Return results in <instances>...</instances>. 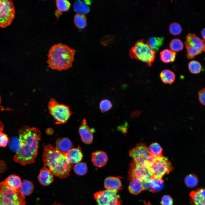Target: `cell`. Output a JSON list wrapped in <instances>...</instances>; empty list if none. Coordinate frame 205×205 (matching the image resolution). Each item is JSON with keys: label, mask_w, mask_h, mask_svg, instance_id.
Returning a JSON list of instances; mask_svg holds the SVG:
<instances>
[{"label": "cell", "mask_w": 205, "mask_h": 205, "mask_svg": "<svg viewBox=\"0 0 205 205\" xmlns=\"http://www.w3.org/2000/svg\"><path fill=\"white\" fill-rule=\"evenodd\" d=\"M79 133L82 141L84 143L89 144L93 141V136L91 130L87 125L85 119L83 120L82 124L80 127Z\"/></svg>", "instance_id": "14"}, {"label": "cell", "mask_w": 205, "mask_h": 205, "mask_svg": "<svg viewBox=\"0 0 205 205\" xmlns=\"http://www.w3.org/2000/svg\"><path fill=\"white\" fill-rule=\"evenodd\" d=\"M6 169V166L4 162L0 160V173L3 172Z\"/></svg>", "instance_id": "40"}, {"label": "cell", "mask_w": 205, "mask_h": 205, "mask_svg": "<svg viewBox=\"0 0 205 205\" xmlns=\"http://www.w3.org/2000/svg\"><path fill=\"white\" fill-rule=\"evenodd\" d=\"M173 169L168 158L163 156L155 157L149 169L152 177L162 179L166 174H169Z\"/></svg>", "instance_id": "8"}, {"label": "cell", "mask_w": 205, "mask_h": 205, "mask_svg": "<svg viewBox=\"0 0 205 205\" xmlns=\"http://www.w3.org/2000/svg\"><path fill=\"white\" fill-rule=\"evenodd\" d=\"M74 22L75 26L78 28H84L87 24L85 15L77 13L74 16Z\"/></svg>", "instance_id": "29"}, {"label": "cell", "mask_w": 205, "mask_h": 205, "mask_svg": "<svg viewBox=\"0 0 205 205\" xmlns=\"http://www.w3.org/2000/svg\"><path fill=\"white\" fill-rule=\"evenodd\" d=\"M4 181L8 186L13 188H20L22 184L20 177L15 175L9 176Z\"/></svg>", "instance_id": "23"}, {"label": "cell", "mask_w": 205, "mask_h": 205, "mask_svg": "<svg viewBox=\"0 0 205 205\" xmlns=\"http://www.w3.org/2000/svg\"><path fill=\"white\" fill-rule=\"evenodd\" d=\"M53 175L52 172L44 166L40 170L38 179L41 184L44 186H47L53 182Z\"/></svg>", "instance_id": "19"}, {"label": "cell", "mask_w": 205, "mask_h": 205, "mask_svg": "<svg viewBox=\"0 0 205 205\" xmlns=\"http://www.w3.org/2000/svg\"><path fill=\"white\" fill-rule=\"evenodd\" d=\"M108 157L106 153L102 151H97L93 152L91 155V161L96 167H101L106 163Z\"/></svg>", "instance_id": "18"}, {"label": "cell", "mask_w": 205, "mask_h": 205, "mask_svg": "<svg viewBox=\"0 0 205 205\" xmlns=\"http://www.w3.org/2000/svg\"><path fill=\"white\" fill-rule=\"evenodd\" d=\"M176 54V52L171 50L165 49L160 53L161 59L165 63L173 62L175 60Z\"/></svg>", "instance_id": "25"}, {"label": "cell", "mask_w": 205, "mask_h": 205, "mask_svg": "<svg viewBox=\"0 0 205 205\" xmlns=\"http://www.w3.org/2000/svg\"><path fill=\"white\" fill-rule=\"evenodd\" d=\"M9 142V138L7 135L3 132H0V147L7 146Z\"/></svg>", "instance_id": "37"}, {"label": "cell", "mask_w": 205, "mask_h": 205, "mask_svg": "<svg viewBox=\"0 0 205 205\" xmlns=\"http://www.w3.org/2000/svg\"><path fill=\"white\" fill-rule=\"evenodd\" d=\"M65 155L68 161L73 164L80 162L83 158V155L79 146L73 148L65 153Z\"/></svg>", "instance_id": "17"}, {"label": "cell", "mask_w": 205, "mask_h": 205, "mask_svg": "<svg viewBox=\"0 0 205 205\" xmlns=\"http://www.w3.org/2000/svg\"><path fill=\"white\" fill-rule=\"evenodd\" d=\"M161 203L162 205H173V199L169 195H165L162 197Z\"/></svg>", "instance_id": "38"}, {"label": "cell", "mask_w": 205, "mask_h": 205, "mask_svg": "<svg viewBox=\"0 0 205 205\" xmlns=\"http://www.w3.org/2000/svg\"><path fill=\"white\" fill-rule=\"evenodd\" d=\"M202 36L205 40V28H204L201 31V32Z\"/></svg>", "instance_id": "42"}, {"label": "cell", "mask_w": 205, "mask_h": 205, "mask_svg": "<svg viewBox=\"0 0 205 205\" xmlns=\"http://www.w3.org/2000/svg\"><path fill=\"white\" fill-rule=\"evenodd\" d=\"M162 81L165 84H171L173 83L175 79L174 73L169 69H165L162 71L160 75Z\"/></svg>", "instance_id": "26"}, {"label": "cell", "mask_w": 205, "mask_h": 205, "mask_svg": "<svg viewBox=\"0 0 205 205\" xmlns=\"http://www.w3.org/2000/svg\"><path fill=\"white\" fill-rule=\"evenodd\" d=\"M94 196L97 205H121V200L117 193L108 190L97 192Z\"/></svg>", "instance_id": "12"}, {"label": "cell", "mask_w": 205, "mask_h": 205, "mask_svg": "<svg viewBox=\"0 0 205 205\" xmlns=\"http://www.w3.org/2000/svg\"><path fill=\"white\" fill-rule=\"evenodd\" d=\"M60 205L57 204V205Z\"/></svg>", "instance_id": "43"}, {"label": "cell", "mask_w": 205, "mask_h": 205, "mask_svg": "<svg viewBox=\"0 0 205 205\" xmlns=\"http://www.w3.org/2000/svg\"><path fill=\"white\" fill-rule=\"evenodd\" d=\"M43 161L46 167L54 175L63 179L68 177L73 164L67 160L65 153L59 150L50 144L43 149Z\"/></svg>", "instance_id": "2"}, {"label": "cell", "mask_w": 205, "mask_h": 205, "mask_svg": "<svg viewBox=\"0 0 205 205\" xmlns=\"http://www.w3.org/2000/svg\"><path fill=\"white\" fill-rule=\"evenodd\" d=\"M48 108L50 113L55 119L57 124L65 123L71 114L68 106L59 103L53 99H51L49 102Z\"/></svg>", "instance_id": "7"}, {"label": "cell", "mask_w": 205, "mask_h": 205, "mask_svg": "<svg viewBox=\"0 0 205 205\" xmlns=\"http://www.w3.org/2000/svg\"><path fill=\"white\" fill-rule=\"evenodd\" d=\"M184 43L187 49V57L189 59L193 58L202 52H205V41L194 34L189 33Z\"/></svg>", "instance_id": "9"}, {"label": "cell", "mask_w": 205, "mask_h": 205, "mask_svg": "<svg viewBox=\"0 0 205 205\" xmlns=\"http://www.w3.org/2000/svg\"><path fill=\"white\" fill-rule=\"evenodd\" d=\"M149 149L152 155L155 157H163L162 148L158 143H154L151 144Z\"/></svg>", "instance_id": "31"}, {"label": "cell", "mask_w": 205, "mask_h": 205, "mask_svg": "<svg viewBox=\"0 0 205 205\" xmlns=\"http://www.w3.org/2000/svg\"><path fill=\"white\" fill-rule=\"evenodd\" d=\"M74 170L76 174L78 175H83L87 173V166L83 162H79L76 163L74 167Z\"/></svg>", "instance_id": "33"}, {"label": "cell", "mask_w": 205, "mask_h": 205, "mask_svg": "<svg viewBox=\"0 0 205 205\" xmlns=\"http://www.w3.org/2000/svg\"><path fill=\"white\" fill-rule=\"evenodd\" d=\"M164 38L161 37H151L147 41L152 50L156 52L158 51L163 43Z\"/></svg>", "instance_id": "27"}, {"label": "cell", "mask_w": 205, "mask_h": 205, "mask_svg": "<svg viewBox=\"0 0 205 205\" xmlns=\"http://www.w3.org/2000/svg\"><path fill=\"white\" fill-rule=\"evenodd\" d=\"M198 98L200 102L205 106V88L200 90L198 93Z\"/></svg>", "instance_id": "39"}, {"label": "cell", "mask_w": 205, "mask_h": 205, "mask_svg": "<svg viewBox=\"0 0 205 205\" xmlns=\"http://www.w3.org/2000/svg\"><path fill=\"white\" fill-rule=\"evenodd\" d=\"M169 47L171 50L177 52L183 49V44L182 41L178 38L173 39L170 42Z\"/></svg>", "instance_id": "32"}, {"label": "cell", "mask_w": 205, "mask_h": 205, "mask_svg": "<svg viewBox=\"0 0 205 205\" xmlns=\"http://www.w3.org/2000/svg\"><path fill=\"white\" fill-rule=\"evenodd\" d=\"M90 1H75L73 5V8L76 12L82 14L88 13L90 9L89 5L90 4Z\"/></svg>", "instance_id": "21"}, {"label": "cell", "mask_w": 205, "mask_h": 205, "mask_svg": "<svg viewBox=\"0 0 205 205\" xmlns=\"http://www.w3.org/2000/svg\"><path fill=\"white\" fill-rule=\"evenodd\" d=\"M34 186L30 181L24 180L22 182L20 189L24 196H28L33 192Z\"/></svg>", "instance_id": "28"}, {"label": "cell", "mask_w": 205, "mask_h": 205, "mask_svg": "<svg viewBox=\"0 0 205 205\" xmlns=\"http://www.w3.org/2000/svg\"><path fill=\"white\" fill-rule=\"evenodd\" d=\"M104 186L107 190L117 193L122 187L121 181L118 177H108L104 181Z\"/></svg>", "instance_id": "16"}, {"label": "cell", "mask_w": 205, "mask_h": 205, "mask_svg": "<svg viewBox=\"0 0 205 205\" xmlns=\"http://www.w3.org/2000/svg\"><path fill=\"white\" fill-rule=\"evenodd\" d=\"M112 104L109 100L105 99L101 101L100 103L99 108L102 112H105L110 110L112 107Z\"/></svg>", "instance_id": "35"}, {"label": "cell", "mask_w": 205, "mask_h": 205, "mask_svg": "<svg viewBox=\"0 0 205 205\" xmlns=\"http://www.w3.org/2000/svg\"><path fill=\"white\" fill-rule=\"evenodd\" d=\"M56 1L57 10L55 12V15L58 18L63 12H66L69 9L71 3L67 0H56Z\"/></svg>", "instance_id": "22"}, {"label": "cell", "mask_w": 205, "mask_h": 205, "mask_svg": "<svg viewBox=\"0 0 205 205\" xmlns=\"http://www.w3.org/2000/svg\"><path fill=\"white\" fill-rule=\"evenodd\" d=\"M156 53L147 42L142 39L136 41L130 50L129 54L131 58L144 62L148 66H151L155 60Z\"/></svg>", "instance_id": "4"}, {"label": "cell", "mask_w": 205, "mask_h": 205, "mask_svg": "<svg viewBox=\"0 0 205 205\" xmlns=\"http://www.w3.org/2000/svg\"><path fill=\"white\" fill-rule=\"evenodd\" d=\"M182 28L180 25L176 22L172 23L170 24L169 27L170 33L173 35L180 34L181 32Z\"/></svg>", "instance_id": "36"}, {"label": "cell", "mask_w": 205, "mask_h": 205, "mask_svg": "<svg viewBox=\"0 0 205 205\" xmlns=\"http://www.w3.org/2000/svg\"><path fill=\"white\" fill-rule=\"evenodd\" d=\"M4 127V125L0 119V132H3Z\"/></svg>", "instance_id": "41"}, {"label": "cell", "mask_w": 205, "mask_h": 205, "mask_svg": "<svg viewBox=\"0 0 205 205\" xmlns=\"http://www.w3.org/2000/svg\"><path fill=\"white\" fill-rule=\"evenodd\" d=\"M56 148L60 151L66 153L72 149L73 144L71 141L67 138L58 139L56 142Z\"/></svg>", "instance_id": "20"}, {"label": "cell", "mask_w": 205, "mask_h": 205, "mask_svg": "<svg viewBox=\"0 0 205 205\" xmlns=\"http://www.w3.org/2000/svg\"><path fill=\"white\" fill-rule=\"evenodd\" d=\"M15 14V7L12 1L0 0V27L5 28L9 25Z\"/></svg>", "instance_id": "10"}, {"label": "cell", "mask_w": 205, "mask_h": 205, "mask_svg": "<svg viewBox=\"0 0 205 205\" xmlns=\"http://www.w3.org/2000/svg\"><path fill=\"white\" fill-rule=\"evenodd\" d=\"M189 195L190 202L192 205H205V188L192 191Z\"/></svg>", "instance_id": "13"}, {"label": "cell", "mask_w": 205, "mask_h": 205, "mask_svg": "<svg viewBox=\"0 0 205 205\" xmlns=\"http://www.w3.org/2000/svg\"><path fill=\"white\" fill-rule=\"evenodd\" d=\"M188 67L190 72L194 74L199 73L202 69L200 63L195 60L192 61L189 63Z\"/></svg>", "instance_id": "34"}, {"label": "cell", "mask_w": 205, "mask_h": 205, "mask_svg": "<svg viewBox=\"0 0 205 205\" xmlns=\"http://www.w3.org/2000/svg\"><path fill=\"white\" fill-rule=\"evenodd\" d=\"M129 180L137 179L142 183L149 182L152 178L148 168L142 165H139L133 161L130 165Z\"/></svg>", "instance_id": "11"}, {"label": "cell", "mask_w": 205, "mask_h": 205, "mask_svg": "<svg viewBox=\"0 0 205 205\" xmlns=\"http://www.w3.org/2000/svg\"><path fill=\"white\" fill-rule=\"evenodd\" d=\"M19 146L14 156V161L25 166L35 161L41 140L40 131L35 127L24 126L19 131Z\"/></svg>", "instance_id": "1"}, {"label": "cell", "mask_w": 205, "mask_h": 205, "mask_svg": "<svg viewBox=\"0 0 205 205\" xmlns=\"http://www.w3.org/2000/svg\"><path fill=\"white\" fill-rule=\"evenodd\" d=\"M0 205H26L24 196L20 188H11L3 181L0 183Z\"/></svg>", "instance_id": "5"}, {"label": "cell", "mask_w": 205, "mask_h": 205, "mask_svg": "<svg viewBox=\"0 0 205 205\" xmlns=\"http://www.w3.org/2000/svg\"><path fill=\"white\" fill-rule=\"evenodd\" d=\"M76 52L75 49L62 43L54 44L48 54V67L60 71L67 69L72 66Z\"/></svg>", "instance_id": "3"}, {"label": "cell", "mask_w": 205, "mask_h": 205, "mask_svg": "<svg viewBox=\"0 0 205 205\" xmlns=\"http://www.w3.org/2000/svg\"><path fill=\"white\" fill-rule=\"evenodd\" d=\"M129 155L133 161L139 165H143L149 167L155 157L150 151L149 147L142 143L130 150Z\"/></svg>", "instance_id": "6"}, {"label": "cell", "mask_w": 205, "mask_h": 205, "mask_svg": "<svg viewBox=\"0 0 205 205\" xmlns=\"http://www.w3.org/2000/svg\"><path fill=\"white\" fill-rule=\"evenodd\" d=\"M164 181L162 179L152 178L149 182L142 183L144 190H147L153 193L161 190L163 187Z\"/></svg>", "instance_id": "15"}, {"label": "cell", "mask_w": 205, "mask_h": 205, "mask_svg": "<svg viewBox=\"0 0 205 205\" xmlns=\"http://www.w3.org/2000/svg\"><path fill=\"white\" fill-rule=\"evenodd\" d=\"M198 181V177L194 174L187 175L184 179V183L187 186L190 188H194L197 185Z\"/></svg>", "instance_id": "30"}, {"label": "cell", "mask_w": 205, "mask_h": 205, "mask_svg": "<svg viewBox=\"0 0 205 205\" xmlns=\"http://www.w3.org/2000/svg\"><path fill=\"white\" fill-rule=\"evenodd\" d=\"M129 181L130 183L128 190L131 193L137 195L144 190L142 183L140 181L135 179Z\"/></svg>", "instance_id": "24"}]
</instances>
